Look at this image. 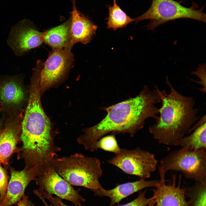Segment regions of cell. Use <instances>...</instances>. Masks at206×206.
Masks as SVG:
<instances>
[{"instance_id":"cell-1","label":"cell","mask_w":206,"mask_h":206,"mask_svg":"<svg viewBox=\"0 0 206 206\" xmlns=\"http://www.w3.org/2000/svg\"><path fill=\"white\" fill-rule=\"evenodd\" d=\"M154 88L152 90L144 86L135 97L102 108L107 112L106 116L96 125L84 129V133L77 139L78 142L86 150L94 151L97 142L109 133H128L133 137L143 128L146 119L157 118L159 108L156 105L161 100Z\"/></svg>"},{"instance_id":"cell-2","label":"cell","mask_w":206,"mask_h":206,"mask_svg":"<svg viewBox=\"0 0 206 206\" xmlns=\"http://www.w3.org/2000/svg\"><path fill=\"white\" fill-rule=\"evenodd\" d=\"M166 82L170 88L168 94L155 86L162 105L156 122L149 127V132L159 144L175 146L177 142L187 134L199 119L198 110L195 107L192 96H186L178 92L166 76Z\"/></svg>"},{"instance_id":"cell-3","label":"cell","mask_w":206,"mask_h":206,"mask_svg":"<svg viewBox=\"0 0 206 206\" xmlns=\"http://www.w3.org/2000/svg\"><path fill=\"white\" fill-rule=\"evenodd\" d=\"M52 167L72 185L83 187L92 191L104 189L99 180L102 174L100 161L96 157L78 153L57 157L53 161Z\"/></svg>"},{"instance_id":"cell-4","label":"cell","mask_w":206,"mask_h":206,"mask_svg":"<svg viewBox=\"0 0 206 206\" xmlns=\"http://www.w3.org/2000/svg\"><path fill=\"white\" fill-rule=\"evenodd\" d=\"M181 1L175 0H151L148 9L141 15L134 19L137 23L148 20L147 29L154 30L162 24L168 21L181 19H189L206 22V14L203 12L205 5L199 9L198 5L192 3L189 7L181 5Z\"/></svg>"},{"instance_id":"cell-5","label":"cell","mask_w":206,"mask_h":206,"mask_svg":"<svg viewBox=\"0 0 206 206\" xmlns=\"http://www.w3.org/2000/svg\"><path fill=\"white\" fill-rule=\"evenodd\" d=\"M206 150H193L183 147L172 150L160 161V179L170 171L181 172L187 179L195 182L206 180Z\"/></svg>"},{"instance_id":"cell-6","label":"cell","mask_w":206,"mask_h":206,"mask_svg":"<svg viewBox=\"0 0 206 206\" xmlns=\"http://www.w3.org/2000/svg\"><path fill=\"white\" fill-rule=\"evenodd\" d=\"M107 162L126 174L144 179L151 177L158 163L153 154L139 147L133 150L121 148L119 153Z\"/></svg>"},{"instance_id":"cell-7","label":"cell","mask_w":206,"mask_h":206,"mask_svg":"<svg viewBox=\"0 0 206 206\" xmlns=\"http://www.w3.org/2000/svg\"><path fill=\"white\" fill-rule=\"evenodd\" d=\"M73 45L71 43L63 48L53 49L44 64L37 61L35 68L41 93L56 82L72 66L74 60L71 52Z\"/></svg>"},{"instance_id":"cell-8","label":"cell","mask_w":206,"mask_h":206,"mask_svg":"<svg viewBox=\"0 0 206 206\" xmlns=\"http://www.w3.org/2000/svg\"><path fill=\"white\" fill-rule=\"evenodd\" d=\"M43 41V33L38 31L29 20L24 19L11 28L7 42L17 56L25 55Z\"/></svg>"},{"instance_id":"cell-9","label":"cell","mask_w":206,"mask_h":206,"mask_svg":"<svg viewBox=\"0 0 206 206\" xmlns=\"http://www.w3.org/2000/svg\"><path fill=\"white\" fill-rule=\"evenodd\" d=\"M34 179L39 187V191L52 195H55L62 199L72 202L75 206H82L81 202L85 201L79 193L80 189H74L58 175L52 166Z\"/></svg>"},{"instance_id":"cell-10","label":"cell","mask_w":206,"mask_h":206,"mask_svg":"<svg viewBox=\"0 0 206 206\" xmlns=\"http://www.w3.org/2000/svg\"><path fill=\"white\" fill-rule=\"evenodd\" d=\"M20 110L8 112L4 128L0 133V164L7 165L17 149L23 117Z\"/></svg>"},{"instance_id":"cell-11","label":"cell","mask_w":206,"mask_h":206,"mask_svg":"<svg viewBox=\"0 0 206 206\" xmlns=\"http://www.w3.org/2000/svg\"><path fill=\"white\" fill-rule=\"evenodd\" d=\"M171 176L172 180L168 184L165 180H159L155 188L151 190L156 206H190L189 201L186 199V188L181 186V175L177 185L176 174H172Z\"/></svg>"},{"instance_id":"cell-12","label":"cell","mask_w":206,"mask_h":206,"mask_svg":"<svg viewBox=\"0 0 206 206\" xmlns=\"http://www.w3.org/2000/svg\"><path fill=\"white\" fill-rule=\"evenodd\" d=\"M11 178L8 183L4 198L0 206H11L20 200L24 195L25 189L30 182L37 177L34 169L25 167L20 171L10 168Z\"/></svg>"},{"instance_id":"cell-13","label":"cell","mask_w":206,"mask_h":206,"mask_svg":"<svg viewBox=\"0 0 206 206\" xmlns=\"http://www.w3.org/2000/svg\"><path fill=\"white\" fill-rule=\"evenodd\" d=\"M26 99L23 86L16 78H11L0 83V104L7 112L20 110Z\"/></svg>"},{"instance_id":"cell-14","label":"cell","mask_w":206,"mask_h":206,"mask_svg":"<svg viewBox=\"0 0 206 206\" xmlns=\"http://www.w3.org/2000/svg\"><path fill=\"white\" fill-rule=\"evenodd\" d=\"M72 5L70 19L71 43L73 45L78 42L88 43L91 40L98 27L78 11L75 0H73Z\"/></svg>"},{"instance_id":"cell-15","label":"cell","mask_w":206,"mask_h":206,"mask_svg":"<svg viewBox=\"0 0 206 206\" xmlns=\"http://www.w3.org/2000/svg\"><path fill=\"white\" fill-rule=\"evenodd\" d=\"M160 180L146 181L141 179L138 181L128 182L119 185L115 188L109 190L103 189L93 190L96 195L107 196L111 200L110 206H113L123 199L133 193L144 189L150 187H156Z\"/></svg>"},{"instance_id":"cell-16","label":"cell","mask_w":206,"mask_h":206,"mask_svg":"<svg viewBox=\"0 0 206 206\" xmlns=\"http://www.w3.org/2000/svg\"><path fill=\"white\" fill-rule=\"evenodd\" d=\"M206 115L205 114L192 126L187 134L192 132L180 139L175 146H181L193 150H206Z\"/></svg>"},{"instance_id":"cell-17","label":"cell","mask_w":206,"mask_h":206,"mask_svg":"<svg viewBox=\"0 0 206 206\" xmlns=\"http://www.w3.org/2000/svg\"><path fill=\"white\" fill-rule=\"evenodd\" d=\"M70 23V19L58 26L43 32V41L53 49L63 48L71 43Z\"/></svg>"},{"instance_id":"cell-18","label":"cell","mask_w":206,"mask_h":206,"mask_svg":"<svg viewBox=\"0 0 206 206\" xmlns=\"http://www.w3.org/2000/svg\"><path fill=\"white\" fill-rule=\"evenodd\" d=\"M113 2L112 6H108L109 15L107 27L115 31L126 27L134 21V19L129 17L121 9L116 3V0H113Z\"/></svg>"},{"instance_id":"cell-19","label":"cell","mask_w":206,"mask_h":206,"mask_svg":"<svg viewBox=\"0 0 206 206\" xmlns=\"http://www.w3.org/2000/svg\"><path fill=\"white\" fill-rule=\"evenodd\" d=\"M195 182L186 190L189 197L190 206H206V180Z\"/></svg>"},{"instance_id":"cell-20","label":"cell","mask_w":206,"mask_h":206,"mask_svg":"<svg viewBox=\"0 0 206 206\" xmlns=\"http://www.w3.org/2000/svg\"><path fill=\"white\" fill-rule=\"evenodd\" d=\"M95 149V150L98 149H102L116 154L120 152L121 148L118 145L115 135L112 134L100 138L97 142Z\"/></svg>"},{"instance_id":"cell-21","label":"cell","mask_w":206,"mask_h":206,"mask_svg":"<svg viewBox=\"0 0 206 206\" xmlns=\"http://www.w3.org/2000/svg\"><path fill=\"white\" fill-rule=\"evenodd\" d=\"M191 74L197 76L199 79V81L193 80L195 83L200 85L201 88L199 90L203 94L206 92V69L205 64L199 65L196 70L191 72Z\"/></svg>"},{"instance_id":"cell-22","label":"cell","mask_w":206,"mask_h":206,"mask_svg":"<svg viewBox=\"0 0 206 206\" xmlns=\"http://www.w3.org/2000/svg\"><path fill=\"white\" fill-rule=\"evenodd\" d=\"M146 190L139 193L138 196L134 200L128 203L118 206H146L154 201L153 197L147 198L145 197Z\"/></svg>"},{"instance_id":"cell-23","label":"cell","mask_w":206,"mask_h":206,"mask_svg":"<svg viewBox=\"0 0 206 206\" xmlns=\"http://www.w3.org/2000/svg\"><path fill=\"white\" fill-rule=\"evenodd\" d=\"M8 177L5 169L0 164V203L5 195L8 184Z\"/></svg>"},{"instance_id":"cell-24","label":"cell","mask_w":206,"mask_h":206,"mask_svg":"<svg viewBox=\"0 0 206 206\" xmlns=\"http://www.w3.org/2000/svg\"><path fill=\"white\" fill-rule=\"evenodd\" d=\"M45 199L48 200L54 206H68L62 201V199L58 197H54L52 195L46 193L42 191H39Z\"/></svg>"},{"instance_id":"cell-25","label":"cell","mask_w":206,"mask_h":206,"mask_svg":"<svg viewBox=\"0 0 206 206\" xmlns=\"http://www.w3.org/2000/svg\"><path fill=\"white\" fill-rule=\"evenodd\" d=\"M17 206H30L28 197L25 194L17 203Z\"/></svg>"},{"instance_id":"cell-26","label":"cell","mask_w":206,"mask_h":206,"mask_svg":"<svg viewBox=\"0 0 206 206\" xmlns=\"http://www.w3.org/2000/svg\"><path fill=\"white\" fill-rule=\"evenodd\" d=\"M33 192L41 200L45 206H49L46 201L45 199L44 198L40 192L37 190H35Z\"/></svg>"},{"instance_id":"cell-27","label":"cell","mask_w":206,"mask_h":206,"mask_svg":"<svg viewBox=\"0 0 206 206\" xmlns=\"http://www.w3.org/2000/svg\"><path fill=\"white\" fill-rule=\"evenodd\" d=\"M3 122L4 119L3 118L0 120V133L2 130Z\"/></svg>"},{"instance_id":"cell-28","label":"cell","mask_w":206,"mask_h":206,"mask_svg":"<svg viewBox=\"0 0 206 206\" xmlns=\"http://www.w3.org/2000/svg\"><path fill=\"white\" fill-rule=\"evenodd\" d=\"M146 206H156L154 201L153 202L149 204Z\"/></svg>"},{"instance_id":"cell-29","label":"cell","mask_w":206,"mask_h":206,"mask_svg":"<svg viewBox=\"0 0 206 206\" xmlns=\"http://www.w3.org/2000/svg\"><path fill=\"white\" fill-rule=\"evenodd\" d=\"M29 203L30 206H35L32 203L29 201Z\"/></svg>"},{"instance_id":"cell-30","label":"cell","mask_w":206,"mask_h":206,"mask_svg":"<svg viewBox=\"0 0 206 206\" xmlns=\"http://www.w3.org/2000/svg\"><path fill=\"white\" fill-rule=\"evenodd\" d=\"M1 110H2V108H1V105H0V111Z\"/></svg>"}]
</instances>
